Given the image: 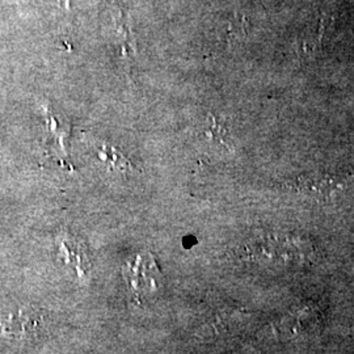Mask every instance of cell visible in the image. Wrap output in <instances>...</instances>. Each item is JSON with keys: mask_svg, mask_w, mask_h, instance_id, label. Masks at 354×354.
<instances>
[]
</instances>
